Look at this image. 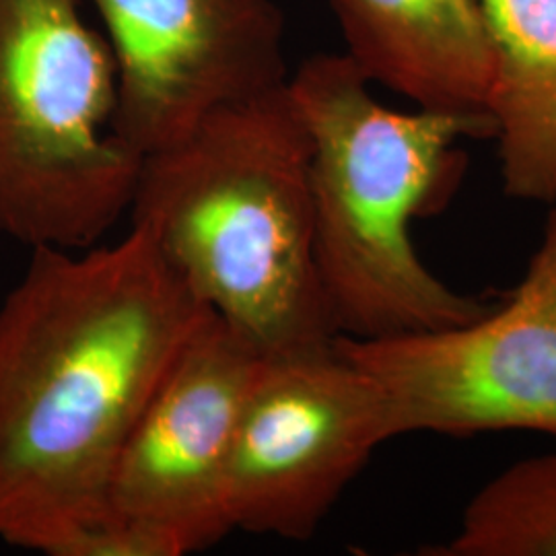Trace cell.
<instances>
[{"label": "cell", "instance_id": "6", "mask_svg": "<svg viewBox=\"0 0 556 556\" xmlns=\"http://www.w3.org/2000/svg\"><path fill=\"white\" fill-rule=\"evenodd\" d=\"M390 397L402 435L528 431L556 441V206L516 289L480 318L397 337H337Z\"/></svg>", "mask_w": 556, "mask_h": 556}, {"label": "cell", "instance_id": "11", "mask_svg": "<svg viewBox=\"0 0 556 556\" xmlns=\"http://www.w3.org/2000/svg\"><path fill=\"white\" fill-rule=\"evenodd\" d=\"M427 556H556V452L526 457L468 501L456 534Z\"/></svg>", "mask_w": 556, "mask_h": 556}, {"label": "cell", "instance_id": "4", "mask_svg": "<svg viewBox=\"0 0 556 556\" xmlns=\"http://www.w3.org/2000/svg\"><path fill=\"white\" fill-rule=\"evenodd\" d=\"M118 66L77 0H0V233L98 245L128 213L139 153L119 137Z\"/></svg>", "mask_w": 556, "mask_h": 556}, {"label": "cell", "instance_id": "2", "mask_svg": "<svg viewBox=\"0 0 556 556\" xmlns=\"http://www.w3.org/2000/svg\"><path fill=\"white\" fill-rule=\"evenodd\" d=\"M309 155L287 80L144 155L128 208L188 289L262 355L338 337L316 266Z\"/></svg>", "mask_w": 556, "mask_h": 556}, {"label": "cell", "instance_id": "5", "mask_svg": "<svg viewBox=\"0 0 556 556\" xmlns=\"http://www.w3.org/2000/svg\"><path fill=\"white\" fill-rule=\"evenodd\" d=\"M396 438L390 397L337 338L264 355L227 468L231 530L309 540L379 445Z\"/></svg>", "mask_w": 556, "mask_h": 556}, {"label": "cell", "instance_id": "7", "mask_svg": "<svg viewBox=\"0 0 556 556\" xmlns=\"http://www.w3.org/2000/svg\"><path fill=\"white\" fill-rule=\"evenodd\" d=\"M262 353L208 312L147 402L114 466L110 516L208 551L231 523L225 484L239 417Z\"/></svg>", "mask_w": 556, "mask_h": 556}, {"label": "cell", "instance_id": "3", "mask_svg": "<svg viewBox=\"0 0 556 556\" xmlns=\"http://www.w3.org/2000/svg\"><path fill=\"white\" fill-rule=\"evenodd\" d=\"M344 54H316L289 77L307 126L314 248L338 337L441 330L495 301L459 293L420 258L418 219L441 213L466 172L459 142L493 139L484 112H397Z\"/></svg>", "mask_w": 556, "mask_h": 556}, {"label": "cell", "instance_id": "8", "mask_svg": "<svg viewBox=\"0 0 556 556\" xmlns=\"http://www.w3.org/2000/svg\"><path fill=\"white\" fill-rule=\"evenodd\" d=\"M118 66L119 137L140 157L289 80L273 0H93Z\"/></svg>", "mask_w": 556, "mask_h": 556}, {"label": "cell", "instance_id": "1", "mask_svg": "<svg viewBox=\"0 0 556 556\" xmlns=\"http://www.w3.org/2000/svg\"><path fill=\"white\" fill-rule=\"evenodd\" d=\"M208 312L139 225L31 250L0 301V542L68 556L110 516L119 452Z\"/></svg>", "mask_w": 556, "mask_h": 556}, {"label": "cell", "instance_id": "9", "mask_svg": "<svg viewBox=\"0 0 556 556\" xmlns=\"http://www.w3.org/2000/svg\"><path fill=\"white\" fill-rule=\"evenodd\" d=\"M344 56L422 110L484 112L495 43L482 0H330Z\"/></svg>", "mask_w": 556, "mask_h": 556}, {"label": "cell", "instance_id": "10", "mask_svg": "<svg viewBox=\"0 0 556 556\" xmlns=\"http://www.w3.org/2000/svg\"><path fill=\"white\" fill-rule=\"evenodd\" d=\"M495 43L486 100L503 190L556 206V0H482Z\"/></svg>", "mask_w": 556, "mask_h": 556}]
</instances>
